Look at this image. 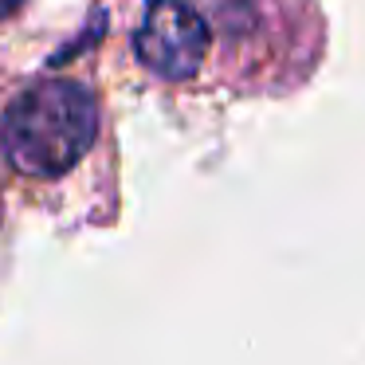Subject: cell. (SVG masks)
<instances>
[{
    "instance_id": "3957f363",
    "label": "cell",
    "mask_w": 365,
    "mask_h": 365,
    "mask_svg": "<svg viewBox=\"0 0 365 365\" xmlns=\"http://www.w3.org/2000/svg\"><path fill=\"white\" fill-rule=\"evenodd\" d=\"M16 9H20V0H0V20H4V16H12Z\"/></svg>"
},
{
    "instance_id": "6da1fadb",
    "label": "cell",
    "mask_w": 365,
    "mask_h": 365,
    "mask_svg": "<svg viewBox=\"0 0 365 365\" xmlns=\"http://www.w3.org/2000/svg\"><path fill=\"white\" fill-rule=\"evenodd\" d=\"M98 134V103L83 83L43 79L12 98L4 114V158L24 177H63Z\"/></svg>"
},
{
    "instance_id": "7a4b0ae2",
    "label": "cell",
    "mask_w": 365,
    "mask_h": 365,
    "mask_svg": "<svg viewBox=\"0 0 365 365\" xmlns=\"http://www.w3.org/2000/svg\"><path fill=\"white\" fill-rule=\"evenodd\" d=\"M134 51L153 75L169 83H185L205 63L208 24L185 0H150L134 32Z\"/></svg>"
}]
</instances>
